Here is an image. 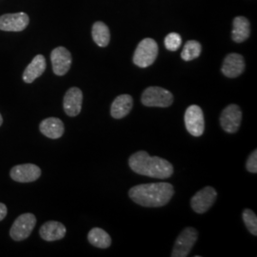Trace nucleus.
<instances>
[{
	"mask_svg": "<svg viewBox=\"0 0 257 257\" xmlns=\"http://www.w3.org/2000/svg\"><path fill=\"white\" fill-rule=\"evenodd\" d=\"M128 166L138 175L152 178L167 179L174 174V167L164 158L150 156L147 152L139 151L128 158Z\"/></svg>",
	"mask_w": 257,
	"mask_h": 257,
	"instance_id": "nucleus-2",
	"label": "nucleus"
},
{
	"mask_svg": "<svg viewBox=\"0 0 257 257\" xmlns=\"http://www.w3.org/2000/svg\"><path fill=\"white\" fill-rule=\"evenodd\" d=\"M243 221L247 227L248 231L256 236L257 235V216L256 214L249 210V209H246L243 211Z\"/></svg>",
	"mask_w": 257,
	"mask_h": 257,
	"instance_id": "nucleus-23",
	"label": "nucleus"
},
{
	"mask_svg": "<svg viewBox=\"0 0 257 257\" xmlns=\"http://www.w3.org/2000/svg\"><path fill=\"white\" fill-rule=\"evenodd\" d=\"M30 19L25 13L7 14L0 17V30L5 32H21L26 29Z\"/></svg>",
	"mask_w": 257,
	"mask_h": 257,
	"instance_id": "nucleus-12",
	"label": "nucleus"
},
{
	"mask_svg": "<svg viewBox=\"0 0 257 257\" xmlns=\"http://www.w3.org/2000/svg\"><path fill=\"white\" fill-rule=\"evenodd\" d=\"M246 169L248 172L251 174H256L257 173V151L254 150L249 156H248L247 163H246Z\"/></svg>",
	"mask_w": 257,
	"mask_h": 257,
	"instance_id": "nucleus-25",
	"label": "nucleus"
},
{
	"mask_svg": "<svg viewBox=\"0 0 257 257\" xmlns=\"http://www.w3.org/2000/svg\"><path fill=\"white\" fill-rule=\"evenodd\" d=\"M242 121V110L235 104H230L222 110L220 125L228 134H234L238 131Z\"/></svg>",
	"mask_w": 257,
	"mask_h": 257,
	"instance_id": "nucleus-8",
	"label": "nucleus"
},
{
	"mask_svg": "<svg viewBox=\"0 0 257 257\" xmlns=\"http://www.w3.org/2000/svg\"><path fill=\"white\" fill-rule=\"evenodd\" d=\"M134 100L130 94H121L117 96L110 106V115L115 119L124 118L133 108Z\"/></svg>",
	"mask_w": 257,
	"mask_h": 257,
	"instance_id": "nucleus-16",
	"label": "nucleus"
},
{
	"mask_svg": "<svg viewBox=\"0 0 257 257\" xmlns=\"http://www.w3.org/2000/svg\"><path fill=\"white\" fill-rule=\"evenodd\" d=\"M37 224V218L33 213H23L14 222L10 235L16 241H22L27 239Z\"/></svg>",
	"mask_w": 257,
	"mask_h": 257,
	"instance_id": "nucleus-5",
	"label": "nucleus"
},
{
	"mask_svg": "<svg viewBox=\"0 0 257 257\" xmlns=\"http://www.w3.org/2000/svg\"><path fill=\"white\" fill-rule=\"evenodd\" d=\"M7 207L5 204L0 203V221L3 220L7 215Z\"/></svg>",
	"mask_w": 257,
	"mask_h": 257,
	"instance_id": "nucleus-26",
	"label": "nucleus"
},
{
	"mask_svg": "<svg viewBox=\"0 0 257 257\" xmlns=\"http://www.w3.org/2000/svg\"><path fill=\"white\" fill-rule=\"evenodd\" d=\"M187 131L195 138L201 137L205 131V119L202 109L197 105L190 106L184 114Z\"/></svg>",
	"mask_w": 257,
	"mask_h": 257,
	"instance_id": "nucleus-6",
	"label": "nucleus"
},
{
	"mask_svg": "<svg viewBox=\"0 0 257 257\" xmlns=\"http://www.w3.org/2000/svg\"><path fill=\"white\" fill-rule=\"evenodd\" d=\"M202 51L201 44L196 40H190L186 42L181 53V57L185 61H192L193 59L197 58Z\"/></svg>",
	"mask_w": 257,
	"mask_h": 257,
	"instance_id": "nucleus-22",
	"label": "nucleus"
},
{
	"mask_svg": "<svg viewBox=\"0 0 257 257\" xmlns=\"http://www.w3.org/2000/svg\"><path fill=\"white\" fill-rule=\"evenodd\" d=\"M198 238V231L192 227L185 228L175 240L172 257H186Z\"/></svg>",
	"mask_w": 257,
	"mask_h": 257,
	"instance_id": "nucleus-7",
	"label": "nucleus"
},
{
	"mask_svg": "<svg viewBox=\"0 0 257 257\" xmlns=\"http://www.w3.org/2000/svg\"><path fill=\"white\" fill-rule=\"evenodd\" d=\"M175 194L173 185L165 182L140 184L128 191L130 198L140 206L158 208L165 206Z\"/></svg>",
	"mask_w": 257,
	"mask_h": 257,
	"instance_id": "nucleus-1",
	"label": "nucleus"
},
{
	"mask_svg": "<svg viewBox=\"0 0 257 257\" xmlns=\"http://www.w3.org/2000/svg\"><path fill=\"white\" fill-rule=\"evenodd\" d=\"M39 130L41 134L47 138L57 139L61 138L64 134V124L59 118L49 117L40 123Z\"/></svg>",
	"mask_w": 257,
	"mask_h": 257,
	"instance_id": "nucleus-18",
	"label": "nucleus"
},
{
	"mask_svg": "<svg viewBox=\"0 0 257 257\" xmlns=\"http://www.w3.org/2000/svg\"><path fill=\"white\" fill-rule=\"evenodd\" d=\"M92 36L93 41L99 47L103 48V47L108 46L110 43V30L108 26L102 21H97L93 24Z\"/></svg>",
	"mask_w": 257,
	"mask_h": 257,
	"instance_id": "nucleus-20",
	"label": "nucleus"
},
{
	"mask_svg": "<svg viewBox=\"0 0 257 257\" xmlns=\"http://www.w3.org/2000/svg\"><path fill=\"white\" fill-rule=\"evenodd\" d=\"M250 35V26L248 19L244 17H236L233 19L231 38L236 43L246 41Z\"/></svg>",
	"mask_w": 257,
	"mask_h": 257,
	"instance_id": "nucleus-19",
	"label": "nucleus"
},
{
	"mask_svg": "<svg viewBox=\"0 0 257 257\" xmlns=\"http://www.w3.org/2000/svg\"><path fill=\"white\" fill-rule=\"evenodd\" d=\"M66 227L62 223L57 221H48L39 230L41 238L46 241H56L64 238L66 235Z\"/></svg>",
	"mask_w": 257,
	"mask_h": 257,
	"instance_id": "nucleus-15",
	"label": "nucleus"
},
{
	"mask_svg": "<svg viewBox=\"0 0 257 257\" xmlns=\"http://www.w3.org/2000/svg\"><path fill=\"white\" fill-rule=\"evenodd\" d=\"M158 45L153 38H144L135 52L133 61L140 68H147L156 61Z\"/></svg>",
	"mask_w": 257,
	"mask_h": 257,
	"instance_id": "nucleus-4",
	"label": "nucleus"
},
{
	"mask_svg": "<svg viewBox=\"0 0 257 257\" xmlns=\"http://www.w3.org/2000/svg\"><path fill=\"white\" fill-rule=\"evenodd\" d=\"M245 67L244 57L239 54L232 53L225 57L221 72L229 78H235L244 73Z\"/></svg>",
	"mask_w": 257,
	"mask_h": 257,
	"instance_id": "nucleus-14",
	"label": "nucleus"
},
{
	"mask_svg": "<svg viewBox=\"0 0 257 257\" xmlns=\"http://www.w3.org/2000/svg\"><path fill=\"white\" fill-rule=\"evenodd\" d=\"M83 93L79 88L73 87L65 93L63 108L67 115L74 117L82 109Z\"/></svg>",
	"mask_w": 257,
	"mask_h": 257,
	"instance_id": "nucleus-13",
	"label": "nucleus"
},
{
	"mask_svg": "<svg viewBox=\"0 0 257 257\" xmlns=\"http://www.w3.org/2000/svg\"><path fill=\"white\" fill-rule=\"evenodd\" d=\"M164 43H165L167 50H169L171 52H175L181 46L182 38L177 33H171L165 37Z\"/></svg>",
	"mask_w": 257,
	"mask_h": 257,
	"instance_id": "nucleus-24",
	"label": "nucleus"
},
{
	"mask_svg": "<svg viewBox=\"0 0 257 257\" xmlns=\"http://www.w3.org/2000/svg\"><path fill=\"white\" fill-rule=\"evenodd\" d=\"M53 71L56 75L62 76L67 74L72 65L71 53L64 47H57L51 54Z\"/></svg>",
	"mask_w": 257,
	"mask_h": 257,
	"instance_id": "nucleus-10",
	"label": "nucleus"
},
{
	"mask_svg": "<svg viewBox=\"0 0 257 257\" xmlns=\"http://www.w3.org/2000/svg\"><path fill=\"white\" fill-rule=\"evenodd\" d=\"M2 123H3V119H2V116H1V114H0V126L2 125Z\"/></svg>",
	"mask_w": 257,
	"mask_h": 257,
	"instance_id": "nucleus-27",
	"label": "nucleus"
},
{
	"mask_svg": "<svg viewBox=\"0 0 257 257\" xmlns=\"http://www.w3.org/2000/svg\"><path fill=\"white\" fill-rule=\"evenodd\" d=\"M141 102L146 107L168 108L174 102V95L161 87H149L142 93Z\"/></svg>",
	"mask_w": 257,
	"mask_h": 257,
	"instance_id": "nucleus-3",
	"label": "nucleus"
},
{
	"mask_svg": "<svg viewBox=\"0 0 257 257\" xmlns=\"http://www.w3.org/2000/svg\"><path fill=\"white\" fill-rule=\"evenodd\" d=\"M10 175L13 180L20 183H29L37 180L41 175V170L38 166L35 164H22L15 166L12 170Z\"/></svg>",
	"mask_w": 257,
	"mask_h": 257,
	"instance_id": "nucleus-11",
	"label": "nucleus"
},
{
	"mask_svg": "<svg viewBox=\"0 0 257 257\" xmlns=\"http://www.w3.org/2000/svg\"><path fill=\"white\" fill-rule=\"evenodd\" d=\"M46 59L42 55H37L28 65L23 73V80L26 83H33L41 76L46 70Z\"/></svg>",
	"mask_w": 257,
	"mask_h": 257,
	"instance_id": "nucleus-17",
	"label": "nucleus"
},
{
	"mask_svg": "<svg viewBox=\"0 0 257 257\" xmlns=\"http://www.w3.org/2000/svg\"><path fill=\"white\" fill-rule=\"evenodd\" d=\"M217 197V193L212 187H205L195 193L191 200L193 211L197 213H204L211 209Z\"/></svg>",
	"mask_w": 257,
	"mask_h": 257,
	"instance_id": "nucleus-9",
	"label": "nucleus"
},
{
	"mask_svg": "<svg viewBox=\"0 0 257 257\" xmlns=\"http://www.w3.org/2000/svg\"><path fill=\"white\" fill-rule=\"evenodd\" d=\"M88 240L92 246L96 248H109L111 244V239L104 230L100 228H93L88 233Z\"/></svg>",
	"mask_w": 257,
	"mask_h": 257,
	"instance_id": "nucleus-21",
	"label": "nucleus"
}]
</instances>
